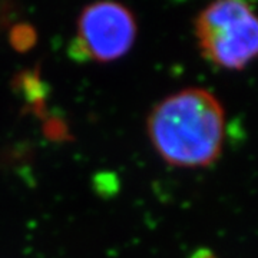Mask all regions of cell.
Listing matches in <instances>:
<instances>
[{
    "mask_svg": "<svg viewBox=\"0 0 258 258\" xmlns=\"http://www.w3.org/2000/svg\"><path fill=\"white\" fill-rule=\"evenodd\" d=\"M147 128L152 147L169 165L208 166L222 151L225 112L210 91L186 88L158 103Z\"/></svg>",
    "mask_w": 258,
    "mask_h": 258,
    "instance_id": "cell-1",
    "label": "cell"
},
{
    "mask_svg": "<svg viewBox=\"0 0 258 258\" xmlns=\"http://www.w3.org/2000/svg\"><path fill=\"white\" fill-rule=\"evenodd\" d=\"M198 45L214 64L240 71L258 57V15L242 0H220L197 16Z\"/></svg>",
    "mask_w": 258,
    "mask_h": 258,
    "instance_id": "cell-2",
    "label": "cell"
},
{
    "mask_svg": "<svg viewBox=\"0 0 258 258\" xmlns=\"http://www.w3.org/2000/svg\"><path fill=\"white\" fill-rule=\"evenodd\" d=\"M137 39V20L131 10L118 2L101 0L88 5L78 19V36L71 55L86 60L113 62L132 49Z\"/></svg>",
    "mask_w": 258,
    "mask_h": 258,
    "instance_id": "cell-3",
    "label": "cell"
},
{
    "mask_svg": "<svg viewBox=\"0 0 258 258\" xmlns=\"http://www.w3.org/2000/svg\"><path fill=\"white\" fill-rule=\"evenodd\" d=\"M10 43L19 52H28L36 43V32L28 23L16 25L10 32Z\"/></svg>",
    "mask_w": 258,
    "mask_h": 258,
    "instance_id": "cell-4",
    "label": "cell"
},
{
    "mask_svg": "<svg viewBox=\"0 0 258 258\" xmlns=\"http://www.w3.org/2000/svg\"><path fill=\"white\" fill-rule=\"evenodd\" d=\"M191 258H215V255L212 254L211 251H207V249H200L197 252H194Z\"/></svg>",
    "mask_w": 258,
    "mask_h": 258,
    "instance_id": "cell-5",
    "label": "cell"
}]
</instances>
